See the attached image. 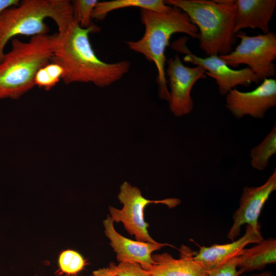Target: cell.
<instances>
[{"instance_id": "1", "label": "cell", "mask_w": 276, "mask_h": 276, "mask_svg": "<svg viewBox=\"0 0 276 276\" xmlns=\"http://www.w3.org/2000/svg\"><path fill=\"white\" fill-rule=\"evenodd\" d=\"M99 30L96 25L81 28L74 20L63 35H58L51 62L63 67L62 80L65 84L92 83L104 87L119 80L128 72L130 68L128 61L109 63L97 56L91 46L89 34Z\"/></svg>"}, {"instance_id": "2", "label": "cell", "mask_w": 276, "mask_h": 276, "mask_svg": "<svg viewBox=\"0 0 276 276\" xmlns=\"http://www.w3.org/2000/svg\"><path fill=\"white\" fill-rule=\"evenodd\" d=\"M141 20L145 26L143 36L137 41H129L126 43L129 49L143 55L147 60L155 64L159 97L169 101L170 94L165 68L166 49L170 46V39L175 33H184L198 39V29L185 12L175 7H171L165 13L141 9Z\"/></svg>"}, {"instance_id": "3", "label": "cell", "mask_w": 276, "mask_h": 276, "mask_svg": "<svg viewBox=\"0 0 276 276\" xmlns=\"http://www.w3.org/2000/svg\"><path fill=\"white\" fill-rule=\"evenodd\" d=\"M57 33L11 40V50L0 62V99H17L34 86L37 72L51 62Z\"/></svg>"}, {"instance_id": "4", "label": "cell", "mask_w": 276, "mask_h": 276, "mask_svg": "<svg viewBox=\"0 0 276 276\" xmlns=\"http://www.w3.org/2000/svg\"><path fill=\"white\" fill-rule=\"evenodd\" d=\"M185 12L199 32V48L208 56L230 53L236 44L234 0H167Z\"/></svg>"}, {"instance_id": "5", "label": "cell", "mask_w": 276, "mask_h": 276, "mask_svg": "<svg viewBox=\"0 0 276 276\" xmlns=\"http://www.w3.org/2000/svg\"><path fill=\"white\" fill-rule=\"evenodd\" d=\"M56 23L59 36L74 21L72 2L68 0H23L5 10L0 18V62L8 42L17 35L31 37L48 34L45 19Z\"/></svg>"}, {"instance_id": "6", "label": "cell", "mask_w": 276, "mask_h": 276, "mask_svg": "<svg viewBox=\"0 0 276 276\" xmlns=\"http://www.w3.org/2000/svg\"><path fill=\"white\" fill-rule=\"evenodd\" d=\"M240 42L230 53L219 56L229 67L236 68L246 64L263 80L275 75L276 34L270 32L255 36H248L240 31L235 34Z\"/></svg>"}, {"instance_id": "7", "label": "cell", "mask_w": 276, "mask_h": 276, "mask_svg": "<svg viewBox=\"0 0 276 276\" xmlns=\"http://www.w3.org/2000/svg\"><path fill=\"white\" fill-rule=\"evenodd\" d=\"M120 202L123 204L121 209L110 206L109 216L114 222H121L126 231L134 236L137 241L156 243L149 234L148 223L144 219V209L149 204H164L173 208L180 202L177 198H167L163 200H151L145 198L140 189L132 186L127 181L120 187L118 195Z\"/></svg>"}, {"instance_id": "8", "label": "cell", "mask_w": 276, "mask_h": 276, "mask_svg": "<svg viewBox=\"0 0 276 276\" xmlns=\"http://www.w3.org/2000/svg\"><path fill=\"white\" fill-rule=\"evenodd\" d=\"M188 37L184 36L174 41L171 48L185 54L183 61L202 67L205 74L214 78L217 84L219 93L226 94L236 86H249L251 83L259 84L260 80L249 67L234 70L228 66L218 55H211L204 58L199 57L189 49L186 42Z\"/></svg>"}, {"instance_id": "9", "label": "cell", "mask_w": 276, "mask_h": 276, "mask_svg": "<svg viewBox=\"0 0 276 276\" xmlns=\"http://www.w3.org/2000/svg\"><path fill=\"white\" fill-rule=\"evenodd\" d=\"M166 76L168 77L170 88L169 108L175 117L189 114L193 109L191 90L195 83L206 78L205 70L202 67L185 65L177 54L167 60Z\"/></svg>"}, {"instance_id": "10", "label": "cell", "mask_w": 276, "mask_h": 276, "mask_svg": "<svg viewBox=\"0 0 276 276\" xmlns=\"http://www.w3.org/2000/svg\"><path fill=\"white\" fill-rule=\"evenodd\" d=\"M276 190V171L262 185L243 188L239 208L233 214V223L227 237L232 241L239 237L241 227L250 225L255 231L261 232L259 218L263 208L271 193Z\"/></svg>"}, {"instance_id": "11", "label": "cell", "mask_w": 276, "mask_h": 276, "mask_svg": "<svg viewBox=\"0 0 276 276\" xmlns=\"http://www.w3.org/2000/svg\"><path fill=\"white\" fill-rule=\"evenodd\" d=\"M225 100L226 107L236 118L249 116L262 119L268 110L276 105V80L265 79L255 89L248 92L234 88L226 94Z\"/></svg>"}, {"instance_id": "12", "label": "cell", "mask_w": 276, "mask_h": 276, "mask_svg": "<svg viewBox=\"0 0 276 276\" xmlns=\"http://www.w3.org/2000/svg\"><path fill=\"white\" fill-rule=\"evenodd\" d=\"M104 233L110 241V245L119 263H138L147 270L154 262L153 252L166 246L167 243H151L133 240L120 234L115 229L114 222L109 215L103 221Z\"/></svg>"}, {"instance_id": "13", "label": "cell", "mask_w": 276, "mask_h": 276, "mask_svg": "<svg viewBox=\"0 0 276 276\" xmlns=\"http://www.w3.org/2000/svg\"><path fill=\"white\" fill-rule=\"evenodd\" d=\"M263 239L261 232H257L250 225H246L244 235L236 240L224 244L199 246L194 259L209 271L238 257L248 244L257 243Z\"/></svg>"}, {"instance_id": "14", "label": "cell", "mask_w": 276, "mask_h": 276, "mask_svg": "<svg viewBox=\"0 0 276 276\" xmlns=\"http://www.w3.org/2000/svg\"><path fill=\"white\" fill-rule=\"evenodd\" d=\"M179 258L175 259L168 252L152 254L154 262L147 270L152 276H208L209 272L194 259L195 252L182 245Z\"/></svg>"}, {"instance_id": "15", "label": "cell", "mask_w": 276, "mask_h": 276, "mask_svg": "<svg viewBox=\"0 0 276 276\" xmlns=\"http://www.w3.org/2000/svg\"><path fill=\"white\" fill-rule=\"evenodd\" d=\"M235 34L244 29H259L263 34L270 32L269 22L273 14L275 0H235Z\"/></svg>"}, {"instance_id": "16", "label": "cell", "mask_w": 276, "mask_h": 276, "mask_svg": "<svg viewBox=\"0 0 276 276\" xmlns=\"http://www.w3.org/2000/svg\"><path fill=\"white\" fill-rule=\"evenodd\" d=\"M276 263V240L263 239L254 246L244 248L238 257L237 267L243 273L262 270L269 264Z\"/></svg>"}, {"instance_id": "17", "label": "cell", "mask_w": 276, "mask_h": 276, "mask_svg": "<svg viewBox=\"0 0 276 276\" xmlns=\"http://www.w3.org/2000/svg\"><path fill=\"white\" fill-rule=\"evenodd\" d=\"M128 7H137L151 11L165 13L170 11L171 7L163 0H113L98 2L92 14L93 19H104L110 12Z\"/></svg>"}, {"instance_id": "18", "label": "cell", "mask_w": 276, "mask_h": 276, "mask_svg": "<svg viewBox=\"0 0 276 276\" xmlns=\"http://www.w3.org/2000/svg\"><path fill=\"white\" fill-rule=\"evenodd\" d=\"M276 153V126L259 144L250 151L251 165L258 170H263L267 167L270 158Z\"/></svg>"}, {"instance_id": "19", "label": "cell", "mask_w": 276, "mask_h": 276, "mask_svg": "<svg viewBox=\"0 0 276 276\" xmlns=\"http://www.w3.org/2000/svg\"><path fill=\"white\" fill-rule=\"evenodd\" d=\"M63 73L64 70L61 65L50 62L37 72L34 78L35 85L47 90H50L62 80Z\"/></svg>"}, {"instance_id": "20", "label": "cell", "mask_w": 276, "mask_h": 276, "mask_svg": "<svg viewBox=\"0 0 276 276\" xmlns=\"http://www.w3.org/2000/svg\"><path fill=\"white\" fill-rule=\"evenodd\" d=\"M98 2L97 0L72 1L74 20L81 28L86 29L96 26L92 21V14Z\"/></svg>"}, {"instance_id": "21", "label": "cell", "mask_w": 276, "mask_h": 276, "mask_svg": "<svg viewBox=\"0 0 276 276\" xmlns=\"http://www.w3.org/2000/svg\"><path fill=\"white\" fill-rule=\"evenodd\" d=\"M60 270L68 275H74L85 266V260L78 252L71 249L62 251L58 258Z\"/></svg>"}, {"instance_id": "22", "label": "cell", "mask_w": 276, "mask_h": 276, "mask_svg": "<svg viewBox=\"0 0 276 276\" xmlns=\"http://www.w3.org/2000/svg\"><path fill=\"white\" fill-rule=\"evenodd\" d=\"M108 267L116 276H152L138 263L111 262Z\"/></svg>"}, {"instance_id": "23", "label": "cell", "mask_w": 276, "mask_h": 276, "mask_svg": "<svg viewBox=\"0 0 276 276\" xmlns=\"http://www.w3.org/2000/svg\"><path fill=\"white\" fill-rule=\"evenodd\" d=\"M237 263L238 257H236L222 266L208 271V276H240L243 273L238 269Z\"/></svg>"}, {"instance_id": "24", "label": "cell", "mask_w": 276, "mask_h": 276, "mask_svg": "<svg viewBox=\"0 0 276 276\" xmlns=\"http://www.w3.org/2000/svg\"><path fill=\"white\" fill-rule=\"evenodd\" d=\"M19 2V0H0V18L5 10L17 5Z\"/></svg>"}, {"instance_id": "25", "label": "cell", "mask_w": 276, "mask_h": 276, "mask_svg": "<svg viewBox=\"0 0 276 276\" xmlns=\"http://www.w3.org/2000/svg\"><path fill=\"white\" fill-rule=\"evenodd\" d=\"M91 276H116L108 267L98 269L93 272Z\"/></svg>"}, {"instance_id": "26", "label": "cell", "mask_w": 276, "mask_h": 276, "mask_svg": "<svg viewBox=\"0 0 276 276\" xmlns=\"http://www.w3.org/2000/svg\"><path fill=\"white\" fill-rule=\"evenodd\" d=\"M243 276H273V274L272 272L266 271L262 272L259 273H256V274H253L249 275H243Z\"/></svg>"}, {"instance_id": "27", "label": "cell", "mask_w": 276, "mask_h": 276, "mask_svg": "<svg viewBox=\"0 0 276 276\" xmlns=\"http://www.w3.org/2000/svg\"><path fill=\"white\" fill-rule=\"evenodd\" d=\"M34 276H38V275H34Z\"/></svg>"}]
</instances>
